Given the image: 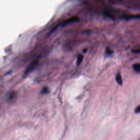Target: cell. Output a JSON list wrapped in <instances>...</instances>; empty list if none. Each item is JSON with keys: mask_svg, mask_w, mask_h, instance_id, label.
Segmentation results:
<instances>
[{"mask_svg": "<svg viewBox=\"0 0 140 140\" xmlns=\"http://www.w3.org/2000/svg\"><path fill=\"white\" fill-rule=\"evenodd\" d=\"M79 19L78 17H77V16H73V17H71V18L68 19L67 20H66V21H64L63 26H64L67 25L68 24H69L77 22V21H79Z\"/></svg>", "mask_w": 140, "mask_h": 140, "instance_id": "6da1fadb", "label": "cell"}, {"mask_svg": "<svg viewBox=\"0 0 140 140\" xmlns=\"http://www.w3.org/2000/svg\"><path fill=\"white\" fill-rule=\"evenodd\" d=\"M115 80H116V81H117L118 83L120 85H122L123 84L122 77V76H121V74L120 73H117V75H116Z\"/></svg>", "mask_w": 140, "mask_h": 140, "instance_id": "7a4b0ae2", "label": "cell"}, {"mask_svg": "<svg viewBox=\"0 0 140 140\" xmlns=\"http://www.w3.org/2000/svg\"><path fill=\"white\" fill-rule=\"evenodd\" d=\"M140 15H127V16H125L123 18L126 20H129V19H134V18H140Z\"/></svg>", "mask_w": 140, "mask_h": 140, "instance_id": "3957f363", "label": "cell"}, {"mask_svg": "<svg viewBox=\"0 0 140 140\" xmlns=\"http://www.w3.org/2000/svg\"><path fill=\"white\" fill-rule=\"evenodd\" d=\"M133 68L136 72L140 73V63L134 64L133 65Z\"/></svg>", "mask_w": 140, "mask_h": 140, "instance_id": "277c9868", "label": "cell"}, {"mask_svg": "<svg viewBox=\"0 0 140 140\" xmlns=\"http://www.w3.org/2000/svg\"><path fill=\"white\" fill-rule=\"evenodd\" d=\"M83 60V55H82V54H79L78 55L77 58V65H79L82 62Z\"/></svg>", "mask_w": 140, "mask_h": 140, "instance_id": "5b68a950", "label": "cell"}, {"mask_svg": "<svg viewBox=\"0 0 140 140\" xmlns=\"http://www.w3.org/2000/svg\"><path fill=\"white\" fill-rule=\"evenodd\" d=\"M106 53L108 55H112L113 54V51L111 50L110 48H106Z\"/></svg>", "mask_w": 140, "mask_h": 140, "instance_id": "8992f818", "label": "cell"}, {"mask_svg": "<svg viewBox=\"0 0 140 140\" xmlns=\"http://www.w3.org/2000/svg\"><path fill=\"white\" fill-rule=\"evenodd\" d=\"M42 93L43 94H46V93H48L49 92V89L48 87H44L43 88L42 90L41 91Z\"/></svg>", "mask_w": 140, "mask_h": 140, "instance_id": "52a82bcc", "label": "cell"}, {"mask_svg": "<svg viewBox=\"0 0 140 140\" xmlns=\"http://www.w3.org/2000/svg\"><path fill=\"white\" fill-rule=\"evenodd\" d=\"M105 15L107 16V17H109L110 18L113 19V16H112V15H111V14L110 13L105 12Z\"/></svg>", "mask_w": 140, "mask_h": 140, "instance_id": "ba28073f", "label": "cell"}, {"mask_svg": "<svg viewBox=\"0 0 140 140\" xmlns=\"http://www.w3.org/2000/svg\"><path fill=\"white\" fill-rule=\"evenodd\" d=\"M135 113H140V105H139L138 106L136 107V108H135Z\"/></svg>", "mask_w": 140, "mask_h": 140, "instance_id": "9c48e42d", "label": "cell"}, {"mask_svg": "<svg viewBox=\"0 0 140 140\" xmlns=\"http://www.w3.org/2000/svg\"><path fill=\"white\" fill-rule=\"evenodd\" d=\"M140 51V50H138V49H137V50H134V51H132V52H134V53H139Z\"/></svg>", "mask_w": 140, "mask_h": 140, "instance_id": "30bf717a", "label": "cell"}, {"mask_svg": "<svg viewBox=\"0 0 140 140\" xmlns=\"http://www.w3.org/2000/svg\"><path fill=\"white\" fill-rule=\"evenodd\" d=\"M87 51V49H85V50H84V53H85V51Z\"/></svg>", "mask_w": 140, "mask_h": 140, "instance_id": "8fae6325", "label": "cell"}]
</instances>
